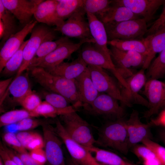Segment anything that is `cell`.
Listing matches in <instances>:
<instances>
[{
  "label": "cell",
  "mask_w": 165,
  "mask_h": 165,
  "mask_svg": "<svg viewBox=\"0 0 165 165\" xmlns=\"http://www.w3.org/2000/svg\"><path fill=\"white\" fill-rule=\"evenodd\" d=\"M65 130L74 140L87 148L96 143L88 123L75 111L60 116Z\"/></svg>",
  "instance_id": "4"
},
{
  "label": "cell",
  "mask_w": 165,
  "mask_h": 165,
  "mask_svg": "<svg viewBox=\"0 0 165 165\" xmlns=\"http://www.w3.org/2000/svg\"><path fill=\"white\" fill-rule=\"evenodd\" d=\"M54 129L65 145L71 159L79 165H101L97 162L87 149L72 139L61 121L57 119Z\"/></svg>",
  "instance_id": "8"
},
{
  "label": "cell",
  "mask_w": 165,
  "mask_h": 165,
  "mask_svg": "<svg viewBox=\"0 0 165 165\" xmlns=\"http://www.w3.org/2000/svg\"><path fill=\"white\" fill-rule=\"evenodd\" d=\"M86 148L96 161L101 165H131L132 164L125 161L113 152L94 145Z\"/></svg>",
  "instance_id": "27"
},
{
  "label": "cell",
  "mask_w": 165,
  "mask_h": 165,
  "mask_svg": "<svg viewBox=\"0 0 165 165\" xmlns=\"http://www.w3.org/2000/svg\"><path fill=\"white\" fill-rule=\"evenodd\" d=\"M79 55L87 65L101 67L110 71L118 80L120 85L127 87L125 80L120 75L112 60L110 55L106 54L91 43L83 45Z\"/></svg>",
  "instance_id": "7"
},
{
  "label": "cell",
  "mask_w": 165,
  "mask_h": 165,
  "mask_svg": "<svg viewBox=\"0 0 165 165\" xmlns=\"http://www.w3.org/2000/svg\"><path fill=\"white\" fill-rule=\"evenodd\" d=\"M129 148L144 140L151 139L150 126L141 122L138 112L134 111L129 119L125 121Z\"/></svg>",
  "instance_id": "19"
},
{
  "label": "cell",
  "mask_w": 165,
  "mask_h": 165,
  "mask_svg": "<svg viewBox=\"0 0 165 165\" xmlns=\"http://www.w3.org/2000/svg\"><path fill=\"white\" fill-rule=\"evenodd\" d=\"M160 137L165 146V130H161L159 134Z\"/></svg>",
  "instance_id": "52"
},
{
  "label": "cell",
  "mask_w": 165,
  "mask_h": 165,
  "mask_svg": "<svg viewBox=\"0 0 165 165\" xmlns=\"http://www.w3.org/2000/svg\"><path fill=\"white\" fill-rule=\"evenodd\" d=\"M42 102L39 96L32 91L25 97L20 105L25 109L31 112L34 111Z\"/></svg>",
  "instance_id": "41"
},
{
  "label": "cell",
  "mask_w": 165,
  "mask_h": 165,
  "mask_svg": "<svg viewBox=\"0 0 165 165\" xmlns=\"http://www.w3.org/2000/svg\"><path fill=\"white\" fill-rule=\"evenodd\" d=\"M146 74L147 79H158L165 74V49L152 62Z\"/></svg>",
  "instance_id": "32"
},
{
  "label": "cell",
  "mask_w": 165,
  "mask_h": 165,
  "mask_svg": "<svg viewBox=\"0 0 165 165\" xmlns=\"http://www.w3.org/2000/svg\"><path fill=\"white\" fill-rule=\"evenodd\" d=\"M42 94L46 101L54 107L61 110L76 111L68 100L62 96L52 92H43Z\"/></svg>",
  "instance_id": "37"
},
{
  "label": "cell",
  "mask_w": 165,
  "mask_h": 165,
  "mask_svg": "<svg viewBox=\"0 0 165 165\" xmlns=\"http://www.w3.org/2000/svg\"><path fill=\"white\" fill-rule=\"evenodd\" d=\"M91 79L99 93L110 95L121 104L123 100L120 85L107 72L105 69L97 66L87 65Z\"/></svg>",
  "instance_id": "14"
},
{
  "label": "cell",
  "mask_w": 165,
  "mask_h": 165,
  "mask_svg": "<svg viewBox=\"0 0 165 165\" xmlns=\"http://www.w3.org/2000/svg\"><path fill=\"white\" fill-rule=\"evenodd\" d=\"M110 53L112 61L118 72L142 66L146 56L134 51H123L110 46Z\"/></svg>",
  "instance_id": "16"
},
{
  "label": "cell",
  "mask_w": 165,
  "mask_h": 165,
  "mask_svg": "<svg viewBox=\"0 0 165 165\" xmlns=\"http://www.w3.org/2000/svg\"><path fill=\"white\" fill-rule=\"evenodd\" d=\"M144 165H162L156 157L144 161Z\"/></svg>",
  "instance_id": "50"
},
{
  "label": "cell",
  "mask_w": 165,
  "mask_h": 165,
  "mask_svg": "<svg viewBox=\"0 0 165 165\" xmlns=\"http://www.w3.org/2000/svg\"><path fill=\"white\" fill-rule=\"evenodd\" d=\"M55 31L43 25L35 26L32 30L30 38L23 50L22 64L16 77L27 70L40 45L48 41H53L56 37Z\"/></svg>",
  "instance_id": "5"
},
{
  "label": "cell",
  "mask_w": 165,
  "mask_h": 165,
  "mask_svg": "<svg viewBox=\"0 0 165 165\" xmlns=\"http://www.w3.org/2000/svg\"><path fill=\"white\" fill-rule=\"evenodd\" d=\"M31 91L28 77L22 74L15 77L13 80L4 97L0 100V106L7 99V102L13 105H20L22 100Z\"/></svg>",
  "instance_id": "20"
},
{
  "label": "cell",
  "mask_w": 165,
  "mask_h": 165,
  "mask_svg": "<svg viewBox=\"0 0 165 165\" xmlns=\"http://www.w3.org/2000/svg\"><path fill=\"white\" fill-rule=\"evenodd\" d=\"M68 39V38L65 36L61 37L54 41H48L43 42L37 50L31 62L45 57L55 50L61 44Z\"/></svg>",
  "instance_id": "38"
},
{
  "label": "cell",
  "mask_w": 165,
  "mask_h": 165,
  "mask_svg": "<svg viewBox=\"0 0 165 165\" xmlns=\"http://www.w3.org/2000/svg\"><path fill=\"white\" fill-rule=\"evenodd\" d=\"M141 143L152 151L162 165H165V147L153 141L151 139H146Z\"/></svg>",
  "instance_id": "42"
},
{
  "label": "cell",
  "mask_w": 165,
  "mask_h": 165,
  "mask_svg": "<svg viewBox=\"0 0 165 165\" xmlns=\"http://www.w3.org/2000/svg\"><path fill=\"white\" fill-rule=\"evenodd\" d=\"M141 18L125 6L112 3L104 12L100 20L103 24L120 22Z\"/></svg>",
  "instance_id": "26"
},
{
  "label": "cell",
  "mask_w": 165,
  "mask_h": 165,
  "mask_svg": "<svg viewBox=\"0 0 165 165\" xmlns=\"http://www.w3.org/2000/svg\"><path fill=\"white\" fill-rule=\"evenodd\" d=\"M165 28V22L164 24H163V25L162 27L161 28ZM161 28H160V29H161Z\"/></svg>",
  "instance_id": "55"
},
{
  "label": "cell",
  "mask_w": 165,
  "mask_h": 165,
  "mask_svg": "<svg viewBox=\"0 0 165 165\" xmlns=\"http://www.w3.org/2000/svg\"><path fill=\"white\" fill-rule=\"evenodd\" d=\"M143 93L148 103L144 117L148 119L165 107V83L156 79L148 80Z\"/></svg>",
  "instance_id": "12"
},
{
  "label": "cell",
  "mask_w": 165,
  "mask_h": 165,
  "mask_svg": "<svg viewBox=\"0 0 165 165\" xmlns=\"http://www.w3.org/2000/svg\"><path fill=\"white\" fill-rule=\"evenodd\" d=\"M144 39L148 51L142 67L145 70L148 69L156 55L165 49V28L160 29Z\"/></svg>",
  "instance_id": "25"
},
{
  "label": "cell",
  "mask_w": 165,
  "mask_h": 165,
  "mask_svg": "<svg viewBox=\"0 0 165 165\" xmlns=\"http://www.w3.org/2000/svg\"><path fill=\"white\" fill-rule=\"evenodd\" d=\"M96 143L127 154L130 148L125 121L118 119L104 125L99 130Z\"/></svg>",
  "instance_id": "2"
},
{
  "label": "cell",
  "mask_w": 165,
  "mask_h": 165,
  "mask_svg": "<svg viewBox=\"0 0 165 165\" xmlns=\"http://www.w3.org/2000/svg\"><path fill=\"white\" fill-rule=\"evenodd\" d=\"M111 3L112 0H84L83 7L86 13L94 15L100 20Z\"/></svg>",
  "instance_id": "35"
},
{
  "label": "cell",
  "mask_w": 165,
  "mask_h": 165,
  "mask_svg": "<svg viewBox=\"0 0 165 165\" xmlns=\"http://www.w3.org/2000/svg\"><path fill=\"white\" fill-rule=\"evenodd\" d=\"M28 40L24 41L18 50L7 61L1 73L2 75L9 76L17 73L23 62V50Z\"/></svg>",
  "instance_id": "33"
},
{
  "label": "cell",
  "mask_w": 165,
  "mask_h": 165,
  "mask_svg": "<svg viewBox=\"0 0 165 165\" xmlns=\"http://www.w3.org/2000/svg\"><path fill=\"white\" fill-rule=\"evenodd\" d=\"M49 120L37 119L32 117L24 119L16 123L18 131H28L34 129L39 126H42L45 124H50Z\"/></svg>",
  "instance_id": "40"
},
{
  "label": "cell",
  "mask_w": 165,
  "mask_h": 165,
  "mask_svg": "<svg viewBox=\"0 0 165 165\" xmlns=\"http://www.w3.org/2000/svg\"><path fill=\"white\" fill-rule=\"evenodd\" d=\"M29 117L34 118L33 113L25 109L9 111L0 116V127L16 123Z\"/></svg>",
  "instance_id": "34"
},
{
  "label": "cell",
  "mask_w": 165,
  "mask_h": 165,
  "mask_svg": "<svg viewBox=\"0 0 165 165\" xmlns=\"http://www.w3.org/2000/svg\"><path fill=\"white\" fill-rule=\"evenodd\" d=\"M13 77L1 80L0 81V100H1L6 92L9 85L13 81Z\"/></svg>",
  "instance_id": "49"
},
{
  "label": "cell",
  "mask_w": 165,
  "mask_h": 165,
  "mask_svg": "<svg viewBox=\"0 0 165 165\" xmlns=\"http://www.w3.org/2000/svg\"><path fill=\"white\" fill-rule=\"evenodd\" d=\"M5 127H5L6 132L15 133L16 132L18 131L16 123L11 124Z\"/></svg>",
  "instance_id": "51"
},
{
  "label": "cell",
  "mask_w": 165,
  "mask_h": 165,
  "mask_svg": "<svg viewBox=\"0 0 165 165\" xmlns=\"http://www.w3.org/2000/svg\"><path fill=\"white\" fill-rule=\"evenodd\" d=\"M0 156L4 165H17L9 157L1 142L0 144Z\"/></svg>",
  "instance_id": "47"
},
{
  "label": "cell",
  "mask_w": 165,
  "mask_h": 165,
  "mask_svg": "<svg viewBox=\"0 0 165 165\" xmlns=\"http://www.w3.org/2000/svg\"><path fill=\"white\" fill-rule=\"evenodd\" d=\"M90 32L95 45L105 53L110 54L107 45L108 38L104 24L94 15L86 13Z\"/></svg>",
  "instance_id": "24"
},
{
  "label": "cell",
  "mask_w": 165,
  "mask_h": 165,
  "mask_svg": "<svg viewBox=\"0 0 165 165\" xmlns=\"http://www.w3.org/2000/svg\"><path fill=\"white\" fill-rule=\"evenodd\" d=\"M86 13L83 7L73 13L59 28L55 30L67 37L82 40L93 38L90 33L88 21L85 17Z\"/></svg>",
  "instance_id": "11"
},
{
  "label": "cell",
  "mask_w": 165,
  "mask_h": 165,
  "mask_svg": "<svg viewBox=\"0 0 165 165\" xmlns=\"http://www.w3.org/2000/svg\"><path fill=\"white\" fill-rule=\"evenodd\" d=\"M15 152L21 160L24 165H39L32 159L28 152L19 153L15 151Z\"/></svg>",
  "instance_id": "48"
},
{
  "label": "cell",
  "mask_w": 165,
  "mask_h": 165,
  "mask_svg": "<svg viewBox=\"0 0 165 165\" xmlns=\"http://www.w3.org/2000/svg\"><path fill=\"white\" fill-rule=\"evenodd\" d=\"M133 152L143 161L156 157L154 153L148 147L144 145H136L133 147Z\"/></svg>",
  "instance_id": "43"
},
{
  "label": "cell",
  "mask_w": 165,
  "mask_h": 165,
  "mask_svg": "<svg viewBox=\"0 0 165 165\" xmlns=\"http://www.w3.org/2000/svg\"><path fill=\"white\" fill-rule=\"evenodd\" d=\"M87 67V64L79 55L71 62H63L53 68L45 69L52 75L74 79L84 72Z\"/></svg>",
  "instance_id": "23"
},
{
  "label": "cell",
  "mask_w": 165,
  "mask_h": 165,
  "mask_svg": "<svg viewBox=\"0 0 165 165\" xmlns=\"http://www.w3.org/2000/svg\"><path fill=\"white\" fill-rule=\"evenodd\" d=\"M23 146L31 151L42 148L44 146L43 137L37 132L31 131H20L16 134Z\"/></svg>",
  "instance_id": "30"
},
{
  "label": "cell",
  "mask_w": 165,
  "mask_h": 165,
  "mask_svg": "<svg viewBox=\"0 0 165 165\" xmlns=\"http://www.w3.org/2000/svg\"><path fill=\"white\" fill-rule=\"evenodd\" d=\"M4 7L22 24L25 25L31 18L38 5L42 0H1Z\"/></svg>",
  "instance_id": "18"
},
{
  "label": "cell",
  "mask_w": 165,
  "mask_h": 165,
  "mask_svg": "<svg viewBox=\"0 0 165 165\" xmlns=\"http://www.w3.org/2000/svg\"><path fill=\"white\" fill-rule=\"evenodd\" d=\"M0 165H4L2 160L0 157Z\"/></svg>",
  "instance_id": "54"
},
{
  "label": "cell",
  "mask_w": 165,
  "mask_h": 165,
  "mask_svg": "<svg viewBox=\"0 0 165 165\" xmlns=\"http://www.w3.org/2000/svg\"><path fill=\"white\" fill-rule=\"evenodd\" d=\"M108 44L123 51H134L147 56L148 49L144 38L129 40L114 39L108 41Z\"/></svg>",
  "instance_id": "29"
},
{
  "label": "cell",
  "mask_w": 165,
  "mask_h": 165,
  "mask_svg": "<svg viewBox=\"0 0 165 165\" xmlns=\"http://www.w3.org/2000/svg\"><path fill=\"white\" fill-rule=\"evenodd\" d=\"M44 150L48 165H66L62 148V141L50 124L42 126Z\"/></svg>",
  "instance_id": "10"
},
{
  "label": "cell",
  "mask_w": 165,
  "mask_h": 165,
  "mask_svg": "<svg viewBox=\"0 0 165 165\" xmlns=\"http://www.w3.org/2000/svg\"><path fill=\"white\" fill-rule=\"evenodd\" d=\"M112 3L127 7L148 22L154 19L157 10L165 3V0H114Z\"/></svg>",
  "instance_id": "15"
},
{
  "label": "cell",
  "mask_w": 165,
  "mask_h": 165,
  "mask_svg": "<svg viewBox=\"0 0 165 165\" xmlns=\"http://www.w3.org/2000/svg\"><path fill=\"white\" fill-rule=\"evenodd\" d=\"M27 70L35 81L45 89L62 96L76 109L82 107L75 79L52 75L39 67H29Z\"/></svg>",
  "instance_id": "1"
},
{
  "label": "cell",
  "mask_w": 165,
  "mask_h": 165,
  "mask_svg": "<svg viewBox=\"0 0 165 165\" xmlns=\"http://www.w3.org/2000/svg\"><path fill=\"white\" fill-rule=\"evenodd\" d=\"M57 0H42L37 6L34 13L36 21L48 26H55L54 30L60 27L64 21L57 16Z\"/></svg>",
  "instance_id": "21"
},
{
  "label": "cell",
  "mask_w": 165,
  "mask_h": 165,
  "mask_svg": "<svg viewBox=\"0 0 165 165\" xmlns=\"http://www.w3.org/2000/svg\"><path fill=\"white\" fill-rule=\"evenodd\" d=\"M165 22V7L159 17L152 24L148 29L146 34L147 36L154 33L162 27Z\"/></svg>",
  "instance_id": "45"
},
{
  "label": "cell",
  "mask_w": 165,
  "mask_h": 165,
  "mask_svg": "<svg viewBox=\"0 0 165 165\" xmlns=\"http://www.w3.org/2000/svg\"><path fill=\"white\" fill-rule=\"evenodd\" d=\"M147 23L145 19L140 18L104 24L108 40L110 41L114 39H141L147 32Z\"/></svg>",
  "instance_id": "3"
},
{
  "label": "cell",
  "mask_w": 165,
  "mask_h": 165,
  "mask_svg": "<svg viewBox=\"0 0 165 165\" xmlns=\"http://www.w3.org/2000/svg\"><path fill=\"white\" fill-rule=\"evenodd\" d=\"M149 124L150 126H161L165 127V109L156 117L152 119Z\"/></svg>",
  "instance_id": "46"
},
{
  "label": "cell",
  "mask_w": 165,
  "mask_h": 165,
  "mask_svg": "<svg viewBox=\"0 0 165 165\" xmlns=\"http://www.w3.org/2000/svg\"><path fill=\"white\" fill-rule=\"evenodd\" d=\"M73 112L57 109L46 101H42L32 113L34 117L42 116L45 118H54L57 116Z\"/></svg>",
  "instance_id": "36"
},
{
  "label": "cell",
  "mask_w": 165,
  "mask_h": 165,
  "mask_svg": "<svg viewBox=\"0 0 165 165\" xmlns=\"http://www.w3.org/2000/svg\"><path fill=\"white\" fill-rule=\"evenodd\" d=\"M75 79L82 107L84 108L91 104L99 93L94 85L87 67Z\"/></svg>",
  "instance_id": "22"
},
{
  "label": "cell",
  "mask_w": 165,
  "mask_h": 165,
  "mask_svg": "<svg viewBox=\"0 0 165 165\" xmlns=\"http://www.w3.org/2000/svg\"><path fill=\"white\" fill-rule=\"evenodd\" d=\"M118 101L109 95L100 93L91 104L84 108L96 115L121 119L124 115L125 111Z\"/></svg>",
  "instance_id": "13"
},
{
  "label": "cell",
  "mask_w": 165,
  "mask_h": 165,
  "mask_svg": "<svg viewBox=\"0 0 165 165\" xmlns=\"http://www.w3.org/2000/svg\"><path fill=\"white\" fill-rule=\"evenodd\" d=\"M15 18L14 15L4 7L0 0V21L2 23L4 29V36L0 43L1 48L9 38L17 32Z\"/></svg>",
  "instance_id": "28"
},
{
  "label": "cell",
  "mask_w": 165,
  "mask_h": 165,
  "mask_svg": "<svg viewBox=\"0 0 165 165\" xmlns=\"http://www.w3.org/2000/svg\"><path fill=\"white\" fill-rule=\"evenodd\" d=\"M2 139L5 145H7L17 152L24 153L27 152L26 149L18 139L16 134L5 132L2 135Z\"/></svg>",
  "instance_id": "39"
},
{
  "label": "cell",
  "mask_w": 165,
  "mask_h": 165,
  "mask_svg": "<svg viewBox=\"0 0 165 165\" xmlns=\"http://www.w3.org/2000/svg\"><path fill=\"white\" fill-rule=\"evenodd\" d=\"M66 162V165H79L74 162L71 158L67 159Z\"/></svg>",
  "instance_id": "53"
},
{
  "label": "cell",
  "mask_w": 165,
  "mask_h": 165,
  "mask_svg": "<svg viewBox=\"0 0 165 165\" xmlns=\"http://www.w3.org/2000/svg\"><path fill=\"white\" fill-rule=\"evenodd\" d=\"M144 71L142 68L125 79L127 89L120 86L123 106L130 107L133 104H137L148 108L147 100L139 94L147 80Z\"/></svg>",
  "instance_id": "9"
},
{
  "label": "cell",
  "mask_w": 165,
  "mask_h": 165,
  "mask_svg": "<svg viewBox=\"0 0 165 165\" xmlns=\"http://www.w3.org/2000/svg\"><path fill=\"white\" fill-rule=\"evenodd\" d=\"M37 21L31 20L20 31L9 38L1 48L0 51V72L7 61L18 50L27 35L36 26Z\"/></svg>",
  "instance_id": "17"
},
{
  "label": "cell",
  "mask_w": 165,
  "mask_h": 165,
  "mask_svg": "<svg viewBox=\"0 0 165 165\" xmlns=\"http://www.w3.org/2000/svg\"><path fill=\"white\" fill-rule=\"evenodd\" d=\"M57 16L64 20L68 19L79 9L83 7L84 0H57Z\"/></svg>",
  "instance_id": "31"
},
{
  "label": "cell",
  "mask_w": 165,
  "mask_h": 165,
  "mask_svg": "<svg viewBox=\"0 0 165 165\" xmlns=\"http://www.w3.org/2000/svg\"><path fill=\"white\" fill-rule=\"evenodd\" d=\"M86 43H94L95 41L93 38H87L80 40L79 42L76 43L68 39L45 57L32 61L29 67H39L45 69L53 68L64 62L65 59Z\"/></svg>",
  "instance_id": "6"
},
{
  "label": "cell",
  "mask_w": 165,
  "mask_h": 165,
  "mask_svg": "<svg viewBox=\"0 0 165 165\" xmlns=\"http://www.w3.org/2000/svg\"><path fill=\"white\" fill-rule=\"evenodd\" d=\"M29 154L32 159L39 165H44L47 162L45 152L42 148L31 150Z\"/></svg>",
  "instance_id": "44"
}]
</instances>
